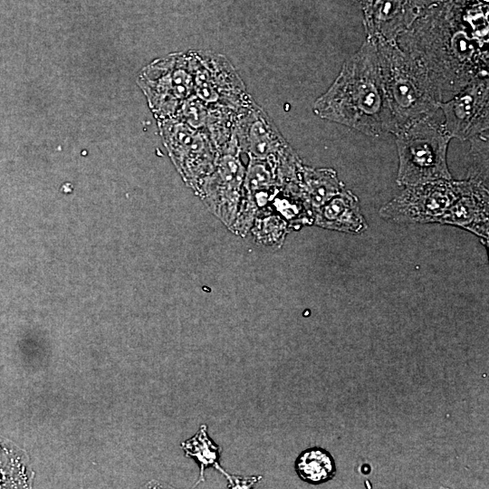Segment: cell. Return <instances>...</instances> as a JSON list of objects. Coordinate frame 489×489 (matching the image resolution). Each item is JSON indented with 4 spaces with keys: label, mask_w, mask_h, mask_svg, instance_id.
Here are the masks:
<instances>
[{
    "label": "cell",
    "mask_w": 489,
    "mask_h": 489,
    "mask_svg": "<svg viewBox=\"0 0 489 489\" xmlns=\"http://www.w3.org/2000/svg\"><path fill=\"white\" fill-rule=\"evenodd\" d=\"M439 109L451 138L466 140L483 134L488 129L489 123L488 77L473 80L454 98L441 101Z\"/></svg>",
    "instance_id": "9c48e42d"
},
{
    "label": "cell",
    "mask_w": 489,
    "mask_h": 489,
    "mask_svg": "<svg viewBox=\"0 0 489 489\" xmlns=\"http://www.w3.org/2000/svg\"><path fill=\"white\" fill-rule=\"evenodd\" d=\"M299 478L312 485H320L332 480L337 473L332 455L320 446L302 451L294 462Z\"/></svg>",
    "instance_id": "5bb4252c"
},
{
    "label": "cell",
    "mask_w": 489,
    "mask_h": 489,
    "mask_svg": "<svg viewBox=\"0 0 489 489\" xmlns=\"http://www.w3.org/2000/svg\"><path fill=\"white\" fill-rule=\"evenodd\" d=\"M138 84L158 120L174 117L194 95V76L188 52L172 53L143 68Z\"/></svg>",
    "instance_id": "277c9868"
},
{
    "label": "cell",
    "mask_w": 489,
    "mask_h": 489,
    "mask_svg": "<svg viewBox=\"0 0 489 489\" xmlns=\"http://www.w3.org/2000/svg\"><path fill=\"white\" fill-rule=\"evenodd\" d=\"M461 187L462 180L453 178L407 186L383 205L379 214L387 221L399 224H438Z\"/></svg>",
    "instance_id": "5b68a950"
},
{
    "label": "cell",
    "mask_w": 489,
    "mask_h": 489,
    "mask_svg": "<svg viewBox=\"0 0 489 489\" xmlns=\"http://www.w3.org/2000/svg\"><path fill=\"white\" fill-rule=\"evenodd\" d=\"M194 95L206 105L239 112L252 100L232 64L222 55L189 51Z\"/></svg>",
    "instance_id": "8992f818"
},
{
    "label": "cell",
    "mask_w": 489,
    "mask_h": 489,
    "mask_svg": "<svg viewBox=\"0 0 489 489\" xmlns=\"http://www.w3.org/2000/svg\"><path fill=\"white\" fill-rule=\"evenodd\" d=\"M420 0H374L363 11L367 38L397 42L413 23Z\"/></svg>",
    "instance_id": "8fae6325"
},
{
    "label": "cell",
    "mask_w": 489,
    "mask_h": 489,
    "mask_svg": "<svg viewBox=\"0 0 489 489\" xmlns=\"http://www.w3.org/2000/svg\"><path fill=\"white\" fill-rule=\"evenodd\" d=\"M357 5L365 11L374 0H354Z\"/></svg>",
    "instance_id": "2e32d148"
},
{
    "label": "cell",
    "mask_w": 489,
    "mask_h": 489,
    "mask_svg": "<svg viewBox=\"0 0 489 489\" xmlns=\"http://www.w3.org/2000/svg\"><path fill=\"white\" fill-rule=\"evenodd\" d=\"M233 134L238 146L253 158L287 165L300 164L264 111L252 100L237 114Z\"/></svg>",
    "instance_id": "52a82bcc"
},
{
    "label": "cell",
    "mask_w": 489,
    "mask_h": 489,
    "mask_svg": "<svg viewBox=\"0 0 489 489\" xmlns=\"http://www.w3.org/2000/svg\"><path fill=\"white\" fill-rule=\"evenodd\" d=\"M372 41L377 46L382 81L397 131L416 120L437 112L442 93L424 64L404 51L398 42Z\"/></svg>",
    "instance_id": "7a4b0ae2"
},
{
    "label": "cell",
    "mask_w": 489,
    "mask_h": 489,
    "mask_svg": "<svg viewBox=\"0 0 489 489\" xmlns=\"http://www.w3.org/2000/svg\"><path fill=\"white\" fill-rule=\"evenodd\" d=\"M395 136L398 155L397 183L399 186L452 178L446 163L452 138L436 112L407 124Z\"/></svg>",
    "instance_id": "3957f363"
},
{
    "label": "cell",
    "mask_w": 489,
    "mask_h": 489,
    "mask_svg": "<svg viewBox=\"0 0 489 489\" xmlns=\"http://www.w3.org/2000/svg\"><path fill=\"white\" fill-rule=\"evenodd\" d=\"M181 448L184 450L186 456L192 457L199 465L200 475L196 484L205 480L204 472L206 468L214 467L225 475L231 484L234 485L233 478L225 472L219 464L221 447L208 436L206 425L200 426L199 430L194 436L184 441L181 444Z\"/></svg>",
    "instance_id": "9a60e30c"
},
{
    "label": "cell",
    "mask_w": 489,
    "mask_h": 489,
    "mask_svg": "<svg viewBox=\"0 0 489 489\" xmlns=\"http://www.w3.org/2000/svg\"><path fill=\"white\" fill-rule=\"evenodd\" d=\"M299 187L313 211L346 188L334 169L304 166L301 168Z\"/></svg>",
    "instance_id": "4fadbf2b"
},
{
    "label": "cell",
    "mask_w": 489,
    "mask_h": 489,
    "mask_svg": "<svg viewBox=\"0 0 489 489\" xmlns=\"http://www.w3.org/2000/svg\"><path fill=\"white\" fill-rule=\"evenodd\" d=\"M313 212L314 224L322 228L350 235H360L369 228L359 198L347 188Z\"/></svg>",
    "instance_id": "7c38bea8"
},
{
    "label": "cell",
    "mask_w": 489,
    "mask_h": 489,
    "mask_svg": "<svg viewBox=\"0 0 489 489\" xmlns=\"http://www.w3.org/2000/svg\"><path fill=\"white\" fill-rule=\"evenodd\" d=\"M488 180L467 177L462 180L461 192L438 224L463 228L488 244Z\"/></svg>",
    "instance_id": "30bf717a"
},
{
    "label": "cell",
    "mask_w": 489,
    "mask_h": 489,
    "mask_svg": "<svg viewBox=\"0 0 489 489\" xmlns=\"http://www.w3.org/2000/svg\"><path fill=\"white\" fill-rule=\"evenodd\" d=\"M321 118L370 137L395 134L397 123L385 91L378 50L368 39L343 63L330 86L313 104Z\"/></svg>",
    "instance_id": "6da1fadb"
},
{
    "label": "cell",
    "mask_w": 489,
    "mask_h": 489,
    "mask_svg": "<svg viewBox=\"0 0 489 489\" xmlns=\"http://www.w3.org/2000/svg\"><path fill=\"white\" fill-rule=\"evenodd\" d=\"M158 124L174 163L186 177L197 179L214 170L216 152L206 132L175 117L160 119Z\"/></svg>",
    "instance_id": "ba28073f"
}]
</instances>
